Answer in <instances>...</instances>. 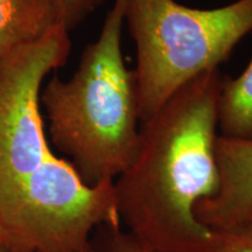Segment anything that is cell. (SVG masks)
<instances>
[{"mask_svg":"<svg viewBox=\"0 0 252 252\" xmlns=\"http://www.w3.org/2000/svg\"><path fill=\"white\" fill-rule=\"evenodd\" d=\"M82 252H165L147 247L133 237L123 225H102L91 235Z\"/></svg>","mask_w":252,"mask_h":252,"instance_id":"ba28073f","label":"cell"},{"mask_svg":"<svg viewBox=\"0 0 252 252\" xmlns=\"http://www.w3.org/2000/svg\"><path fill=\"white\" fill-rule=\"evenodd\" d=\"M2 243H13V242H11V239L8 238V236L6 235L4 229H2L1 225H0V244Z\"/></svg>","mask_w":252,"mask_h":252,"instance_id":"7c38bea8","label":"cell"},{"mask_svg":"<svg viewBox=\"0 0 252 252\" xmlns=\"http://www.w3.org/2000/svg\"><path fill=\"white\" fill-rule=\"evenodd\" d=\"M59 23L68 32L75 30L93 12L96 11L104 0H52Z\"/></svg>","mask_w":252,"mask_h":252,"instance_id":"9c48e42d","label":"cell"},{"mask_svg":"<svg viewBox=\"0 0 252 252\" xmlns=\"http://www.w3.org/2000/svg\"><path fill=\"white\" fill-rule=\"evenodd\" d=\"M219 69L176 91L141 123L137 153L113 181L123 228L165 252H212L213 231L195 208L219 186L215 145Z\"/></svg>","mask_w":252,"mask_h":252,"instance_id":"7a4b0ae2","label":"cell"},{"mask_svg":"<svg viewBox=\"0 0 252 252\" xmlns=\"http://www.w3.org/2000/svg\"><path fill=\"white\" fill-rule=\"evenodd\" d=\"M124 25L123 2L115 0L74 74L54 75L40 93L50 141L89 186L115 181L139 146L137 82L122 50Z\"/></svg>","mask_w":252,"mask_h":252,"instance_id":"3957f363","label":"cell"},{"mask_svg":"<svg viewBox=\"0 0 252 252\" xmlns=\"http://www.w3.org/2000/svg\"><path fill=\"white\" fill-rule=\"evenodd\" d=\"M215 158L219 186L195 208L196 219L212 231L252 223V141L219 135Z\"/></svg>","mask_w":252,"mask_h":252,"instance_id":"5b68a950","label":"cell"},{"mask_svg":"<svg viewBox=\"0 0 252 252\" xmlns=\"http://www.w3.org/2000/svg\"><path fill=\"white\" fill-rule=\"evenodd\" d=\"M213 234L212 252H252V223Z\"/></svg>","mask_w":252,"mask_h":252,"instance_id":"30bf717a","label":"cell"},{"mask_svg":"<svg viewBox=\"0 0 252 252\" xmlns=\"http://www.w3.org/2000/svg\"><path fill=\"white\" fill-rule=\"evenodd\" d=\"M0 252H31L24 249L20 245L14 243H2L0 244Z\"/></svg>","mask_w":252,"mask_h":252,"instance_id":"8fae6325","label":"cell"},{"mask_svg":"<svg viewBox=\"0 0 252 252\" xmlns=\"http://www.w3.org/2000/svg\"><path fill=\"white\" fill-rule=\"evenodd\" d=\"M69 33L59 24L0 58V225L31 252H82L97 228L122 224L113 182L87 185L47 139L40 93Z\"/></svg>","mask_w":252,"mask_h":252,"instance_id":"6da1fadb","label":"cell"},{"mask_svg":"<svg viewBox=\"0 0 252 252\" xmlns=\"http://www.w3.org/2000/svg\"><path fill=\"white\" fill-rule=\"evenodd\" d=\"M220 137L252 141V58L236 78H223L217 103Z\"/></svg>","mask_w":252,"mask_h":252,"instance_id":"52a82bcc","label":"cell"},{"mask_svg":"<svg viewBox=\"0 0 252 252\" xmlns=\"http://www.w3.org/2000/svg\"><path fill=\"white\" fill-rule=\"evenodd\" d=\"M137 49L138 105L146 122L182 87L219 69L252 32V0L212 9L175 0H122Z\"/></svg>","mask_w":252,"mask_h":252,"instance_id":"277c9868","label":"cell"},{"mask_svg":"<svg viewBox=\"0 0 252 252\" xmlns=\"http://www.w3.org/2000/svg\"><path fill=\"white\" fill-rule=\"evenodd\" d=\"M59 24L52 0H0V58Z\"/></svg>","mask_w":252,"mask_h":252,"instance_id":"8992f818","label":"cell"}]
</instances>
